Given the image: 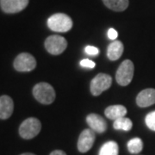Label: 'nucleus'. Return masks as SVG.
<instances>
[{
	"label": "nucleus",
	"instance_id": "nucleus-1",
	"mask_svg": "<svg viewBox=\"0 0 155 155\" xmlns=\"http://www.w3.org/2000/svg\"><path fill=\"white\" fill-rule=\"evenodd\" d=\"M33 95L35 98L42 104H51L56 97L53 86L45 82L38 83L34 86Z\"/></svg>",
	"mask_w": 155,
	"mask_h": 155
},
{
	"label": "nucleus",
	"instance_id": "nucleus-2",
	"mask_svg": "<svg viewBox=\"0 0 155 155\" xmlns=\"http://www.w3.org/2000/svg\"><path fill=\"white\" fill-rule=\"evenodd\" d=\"M48 26L54 32L64 33L72 28V20L64 13H56L48 19Z\"/></svg>",
	"mask_w": 155,
	"mask_h": 155
},
{
	"label": "nucleus",
	"instance_id": "nucleus-3",
	"mask_svg": "<svg viewBox=\"0 0 155 155\" xmlns=\"http://www.w3.org/2000/svg\"><path fill=\"white\" fill-rule=\"evenodd\" d=\"M41 129V123L37 118L29 117L22 122L19 127V134L22 138L30 140L35 137Z\"/></svg>",
	"mask_w": 155,
	"mask_h": 155
},
{
	"label": "nucleus",
	"instance_id": "nucleus-4",
	"mask_svg": "<svg viewBox=\"0 0 155 155\" xmlns=\"http://www.w3.org/2000/svg\"><path fill=\"white\" fill-rule=\"evenodd\" d=\"M134 72V63L130 60L122 61L116 72V82L122 86H126L132 81Z\"/></svg>",
	"mask_w": 155,
	"mask_h": 155
},
{
	"label": "nucleus",
	"instance_id": "nucleus-5",
	"mask_svg": "<svg viewBox=\"0 0 155 155\" xmlns=\"http://www.w3.org/2000/svg\"><path fill=\"white\" fill-rule=\"evenodd\" d=\"M44 45L46 49L49 54L53 55H59L66 50L67 41L63 36L54 35L46 39Z\"/></svg>",
	"mask_w": 155,
	"mask_h": 155
},
{
	"label": "nucleus",
	"instance_id": "nucleus-6",
	"mask_svg": "<svg viewBox=\"0 0 155 155\" xmlns=\"http://www.w3.org/2000/svg\"><path fill=\"white\" fill-rule=\"evenodd\" d=\"M112 84V78L106 73H99L91 82V92L93 96H99L103 91L110 88Z\"/></svg>",
	"mask_w": 155,
	"mask_h": 155
},
{
	"label": "nucleus",
	"instance_id": "nucleus-7",
	"mask_svg": "<svg viewBox=\"0 0 155 155\" xmlns=\"http://www.w3.org/2000/svg\"><path fill=\"white\" fill-rule=\"evenodd\" d=\"M36 67V61L28 53H22L14 61V68L18 72H30Z\"/></svg>",
	"mask_w": 155,
	"mask_h": 155
},
{
	"label": "nucleus",
	"instance_id": "nucleus-8",
	"mask_svg": "<svg viewBox=\"0 0 155 155\" xmlns=\"http://www.w3.org/2000/svg\"><path fill=\"white\" fill-rule=\"evenodd\" d=\"M96 140V132L91 128L82 131L78 140V149L80 153H84L92 147Z\"/></svg>",
	"mask_w": 155,
	"mask_h": 155
},
{
	"label": "nucleus",
	"instance_id": "nucleus-9",
	"mask_svg": "<svg viewBox=\"0 0 155 155\" xmlns=\"http://www.w3.org/2000/svg\"><path fill=\"white\" fill-rule=\"evenodd\" d=\"M29 0H0V6L4 12L14 14L24 10Z\"/></svg>",
	"mask_w": 155,
	"mask_h": 155
},
{
	"label": "nucleus",
	"instance_id": "nucleus-10",
	"mask_svg": "<svg viewBox=\"0 0 155 155\" xmlns=\"http://www.w3.org/2000/svg\"><path fill=\"white\" fill-rule=\"evenodd\" d=\"M86 122L96 133L102 134L105 132L107 129V122L102 116L97 114H90L86 117Z\"/></svg>",
	"mask_w": 155,
	"mask_h": 155
},
{
	"label": "nucleus",
	"instance_id": "nucleus-11",
	"mask_svg": "<svg viewBox=\"0 0 155 155\" xmlns=\"http://www.w3.org/2000/svg\"><path fill=\"white\" fill-rule=\"evenodd\" d=\"M136 104L139 107L146 108L155 104V89L147 88L141 91L136 97Z\"/></svg>",
	"mask_w": 155,
	"mask_h": 155
},
{
	"label": "nucleus",
	"instance_id": "nucleus-12",
	"mask_svg": "<svg viewBox=\"0 0 155 155\" xmlns=\"http://www.w3.org/2000/svg\"><path fill=\"white\" fill-rule=\"evenodd\" d=\"M14 110V103L11 97L9 96H1L0 97V119L5 120L13 113Z\"/></svg>",
	"mask_w": 155,
	"mask_h": 155
},
{
	"label": "nucleus",
	"instance_id": "nucleus-13",
	"mask_svg": "<svg viewBox=\"0 0 155 155\" xmlns=\"http://www.w3.org/2000/svg\"><path fill=\"white\" fill-rule=\"evenodd\" d=\"M124 47L122 41H114L108 47L107 50V55L108 58L112 61H117L121 58V56L123 54Z\"/></svg>",
	"mask_w": 155,
	"mask_h": 155
},
{
	"label": "nucleus",
	"instance_id": "nucleus-14",
	"mask_svg": "<svg viewBox=\"0 0 155 155\" xmlns=\"http://www.w3.org/2000/svg\"><path fill=\"white\" fill-rule=\"evenodd\" d=\"M105 116L110 120H116L126 116L127 109L123 105H111L106 108L104 110Z\"/></svg>",
	"mask_w": 155,
	"mask_h": 155
},
{
	"label": "nucleus",
	"instance_id": "nucleus-15",
	"mask_svg": "<svg viewBox=\"0 0 155 155\" xmlns=\"http://www.w3.org/2000/svg\"><path fill=\"white\" fill-rule=\"evenodd\" d=\"M106 7L114 11H123L128 7V0H103Z\"/></svg>",
	"mask_w": 155,
	"mask_h": 155
},
{
	"label": "nucleus",
	"instance_id": "nucleus-16",
	"mask_svg": "<svg viewBox=\"0 0 155 155\" xmlns=\"http://www.w3.org/2000/svg\"><path fill=\"white\" fill-rule=\"evenodd\" d=\"M119 147L116 141H108L102 146L98 155H118Z\"/></svg>",
	"mask_w": 155,
	"mask_h": 155
},
{
	"label": "nucleus",
	"instance_id": "nucleus-17",
	"mask_svg": "<svg viewBox=\"0 0 155 155\" xmlns=\"http://www.w3.org/2000/svg\"><path fill=\"white\" fill-rule=\"evenodd\" d=\"M113 127L116 130H123V131H129L133 127V122L127 117H121L114 121Z\"/></svg>",
	"mask_w": 155,
	"mask_h": 155
},
{
	"label": "nucleus",
	"instance_id": "nucleus-18",
	"mask_svg": "<svg viewBox=\"0 0 155 155\" xmlns=\"http://www.w3.org/2000/svg\"><path fill=\"white\" fill-rule=\"evenodd\" d=\"M127 149L131 153H140L143 149V142H142L141 139L138 138V137L131 139L127 142Z\"/></svg>",
	"mask_w": 155,
	"mask_h": 155
},
{
	"label": "nucleus",
	"instance_id": "nucleus-19",
	"mask_svg": "<svg viewBox=\"0 0 155 155\" xmlns=\"http://www.w3.org/2000/svg\"><path fill=\"white\" fill-rule=\"evenodd\" d=\"M145 122L149 129L155 131V110L152 111L149 114L147 115Z\"/></svg>",
	"mask_w": 155,
	"mask_h": 155
},
{
	"label": "nucleus",
	"instance_id": "nucleus-20",
	"mask_svg": "<svg viewBox=\"0 0 155 155\" xmlns=\"http://www.w3.org/2000/svg\"><path fill=\"white\" fill-rule=\"evenodd\" d=\"M84 52H85L87 54H89V55L95 56L97 55V54H98L99 50H98L97 48L93 47V46H87V47L85 48V49H84Z\"/></svg>",
	"mask_w": 155,
	"mask_h": 155
},
{
	"label": "nucleus",
	"instance_id": "nucleus-21",
	"mask_svg": "<svg viewBox=\"0 0 155 155\" xmlns=\"http://www.w3.org/2000/svg\"><path fill=\"white\" fill-rule=\"evenodd\" d=\"M80 66L84 67H87V68H91V69H93L96 66L94 61L88 60V59H84L80 61Z\"/></svg>",
	"mask_w": 155,
	"mask_h": 155
},
{
	"label": "nucleus",
	"instance_id": "nucleus-22",
	"mask_svg": "<svg viewBox=\"0 0 155 155\" xmlns=\"http://www.w3.org/2000/svg\"><path fill=\"white\" fill-rule=\"evenodd\" d=\"M117 36H118V33H117V31H116V29H114V28H110L109 29V31H108V37L110 40L115 41L117 38Z\"/></svg>",
	"mask_w": 155,
	"mask_h": 155
},
{
	"label": "nucleus",
	"instance_id": "nucleus-23",
	"mask_svg": "<svg viewBox=\"0 0 155 155\" xmlns=\"http://www.w3.org/2000/svg\"><path fill=\"white\" fill-rule=\"evenodd\" d=\"M50 155H67V153L62 150H54L50 153Z\"/></svg>",
	"mask_w": 155,
	"mask_h": 155
},
{
	"label": "nucleus",
	"instance_id": "nucleus-24",
	"mask_svg": "<svg viewBox=\"0 0 155 155\" xmlns=\"http://www.w3.org/2000/svg\"><path fill=\"white\" fill-rule=\"evenodd\" d=\"M21 155H35V154L31 153H22V154H21Z\"/></svg>",
	"mask_w": 155,
	"mask_h": 155
}]
</instances>
